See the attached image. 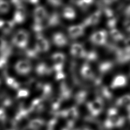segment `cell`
Here are the masks:
<instances>
[{"label": "cell", "instance_id": "cell-4", "mask_svg": "<svg viewBox=\"0 0 130 130\" xmlns=\"http://www.w3.org/2000/svg\"><path fill=\"white\" fill-rule=\"evenodd\" d=\"M90 41L93 44L102 46L106 44L107 32L105 30H101L93 33L90 37Z\"/></svg>", "mask_w": 130, "mask_h": 130}, {"label": "cell", "instance_id": "cell-30", "mask_svg": "<svg viewBox=\"0 0 130 130\" xmlns=\"http://www.w3.org/2000/svg\"><path fill=\"white\" fill-rule=\"evenodd\" d=\"M24 54L27 58H35L38 56L39 52L34 48H26L24 49Z\"/></svg>", "mask_w": 130, "mask_h": 130}, {"label": "cell", "instance_id": "cell-6", "mask_svg": "<svg viewBox=\"0 0 130 130\" xmlns=\"http://www.w3.org/2000/svg\"><path fill=\"white\" fill-rule=\"evenodd\" d=\"M51 58L54 62L52 70L56 73L62 72L65 59L64 54L61 52H56L52 55Z\"/></svg>", "mask_w": 130, "mask_h": 130}, {"label": "cell", "instance_id": "cell-33", "mask_svg": "<svg viewBox=\"0 0 130 130\" xmlns=\"http://www.w3.org/2000/svg\"><path fill=\"white\" fill-rule=\"evenodd\" d=\"M85 59L87 62H93L98 59L97 53L94 51H90L89 52L86 51V55Z\"/></svg>", "mask_w": 130, "mask_h": 130}, {"label": "cell", "instance_id": "cell-43", "mask_svg": "<svg viewBox=\"0 0 130 130\" xmlns=\"http://www.w3.org/2000/svg\"><path fill=\"white\" fill-rule=\"evenodd\" d=\"M124 15L127 17H130V5L127 6L124 12Z\"/></svg>", "mask_w": 130, "mask_h": 130}, {"label": "cell", "instance_id": "cell-14", "mask_svg": "<svg viewBox=\"0 0 130 130\" xmlns=\"http://www.w3.org/2000/svg\"><path fill=\"white\" fill-rule=\"evenodd\" d=\"M44 101L42 98H37L34 99L31 103L29 107L30 112H40L43 110L44 105Z\"/></svg>", "mask_w": 130, "mask_h": 130}, {"label": "cell", "instance_id": "cell-8", "mask_svg": "<svg viewBox=\"0 0 130 130\" xmlns=\"http://www.w3.org/2000/svg\"><path fill=\"white\" fill-rule=\"evenodd\" d=\"M26 17V11L23 6L16 8V10L13 15L12 20L15 24H20L23 23Z\"/></svg>", "mask_w": 130, "mask_h": 130}, {"label": "cell", "instance_id": "cell-5", "mask_svg": "<svg viewBox=\"0 0 130 130\" xmlns=\"http://www.w3.org/2000/svg\"><path fill=\"white\" fill-rule=\"evenodd\" d=\"M87 106L93 115L99 114L102 111L103 107V101L102 97L100 96L96 97L93 101L88 102Z\"/></svg>", "mask_w": 130, "mask_h": 130}, {"label": "cell", "instance_id": "cell-36", "mask_svg": "<svg viewBox=\"0 0 130 130\" xmlns=\"http://www.w3.org/2000/svg\"><path fill=\"white\" fill-rule=\"evenodd\" d=\"M10 46L7 41L3 38L0 37V53H2Z\"/></svg>", "mask_w": 130, "mask_h": 130}, {"label": "cell", "instance_id": "cell-44", "mask_svg": "<svg viewBox=\"0 0 130 130\" xmlns=\"http://www.w3.org/2000/svg\"><path fill=\"white\" fill-rule=\"evenodd\" d=\"M4 22V20L0 19V30H1V29H2V27Z\"/></svg>", "mask_w": 130, "mask_h": 130}, {"label": "cell", "instance_id": "cell-24", "mask_svg": "<svg viewBox=\"0 0 130 130\" xmlns=\"http://www.w3.org/2000/svg\"><path fill=\"white\" fill-rule=\"evenodd\" d=\"M15 25V23L12 20L4 21L1 30L4 35H8L12 31Z\"/></svg>", "mask_w": 130, "mask_h": 130}, {"label": "cell", "instance_id": "cell-32", "mask_svg": "<svg viewBox=\"0 0 130 130\" xmlns=\"http://www.w3.org/2000/svg\"><path fill=\"white\" fill-rule=\"evenodd\" d=\"M100 93L101 96L107 99H111L112 97L111 92L108 87L105 86H102L100 88Z\"/></svg>", "mask_w": 130, "mask_h": 130}, {"label": "cell", "instance_id": "cell-1", "mask_svg": "<svg viewBox=\"0 0 130 130\" xmlns=\"http://www.w3.org/2000/svg\"><path fill=\"white\" fill-rule=\"evenodd\" d=\"M29 34L24 29H20L15 32L12 39L13 45L19 49L24 50L28 43Z\"/></svg>", "mask_w": 130, "mask_h": 130}, {"label": "cell", "instance_id": "cell-7", "mask_svg": "<svg viewBox=\"0 0 130 130\" xmlns=\"http://www.w3.org/2000/svg\"><path fill=\"white\" fill-rule=\"evenodd\" d=\"M115 58L120 64H124L130 61V49L124 47L123 49L115 48Z\"/></svg>", "mask_w": 130, "mask_h": 130}, {"label": "cell", "instance_id": "cell-20", "mask_svg": "<svg viewBox=\"0 0 130 130\" xmlns=\"http://www.w3.org/2000/svg\"><path fill=\"white\" fill-rule=\"evenodd\" d=\"M116 105L125 107L130 112V94H126L120 97L116 101Z\"/></svg>", "mask_w": 130, "mask_h": 130}, {"label": "cell", "instance_id": "cell-18", "mask_svg": "<svg viewBox=\"0 0 130 130\" xmlns=\"http://www.w3.org/2000/svg\"><path fill=\"white\" fill-rule=\"evenodd\" d=\"M81 75L83 78L87 80H93L94 79V73L91 70L89 64L87 63H84L81 69Z\"/></svg>", "mask_w": 130, "mask_h": 130}, {"label": "cell", "instance_id": "cell-40", "mask_svg": "<svg viewBox=\"0 0 130 130\" xmlns=\"http://www.w3.org/2000/svg\"><path fill=\"white\" fill-rule=\"evenodd\" d=\"M65 77L64 74L62 72L56 73V76H55V79L56 80H60L62 79H63Z\"/></svg>", "mask_w": 130, "mask_h": 130}, {"label": "cell", "instance_id": "cell-2", "mask_svg": "<svg viewBox=\"0 0 130 130\" xmlns=\"http://www.w3.org/2000/svg\"><path fill=\"white\" fill-rule=\"evenodd\" d=\"M14 69L18 74L26 75L31 71L32 64L28 59H20L15 63Z\"/></svg>", "mask_w": 130, "mask_h": 130}, {"label": "cell", "instance_id": "cell-10", "mask_svg": "<svg viewBox=\"0 0 130 130\" xmlns=\"http://www.w3.org/2000/svg\"><path fill=\"white\" fill-rule=\"evenodd\" d=\"M70 53L73 56L81 58H85L86 55V51L83 46L81 44L77 43L72 44Z\"/></svg>", "mask_w": 130, "mask_h": 130}, {"label": "cell", "instance_id": "cell-26", "mask_svg": "<svg viewBox=\"0 0 130 130\" xmlns=\"http://www.w3.org/2000/svg\"><path fill=\"white\" fill-rule=\"evenodd\" d=\"M0 103L3 107H8L12 105V100L8 94L2 92L0 93Z\"/></svg>", "mask_w": 130, "mask_h": 130}, {"label": "cell", "instance_id": "cell-46", "mask_svg": "<svg viewBox=\"0 0 130 130\" xmlns=\"http://www.w3.org/2000/svg\"><path fill=\"white\" fill-rule=\"evenodd\" d=\"M0 84H1V80H0Z\"/></svg>", "mask_w": 130, "mask_h": 130}, {"label": "cell", "instance_id": "cell-27", "mask_svg": "<svg viewBox=\"0 0 130 130\" xmlns=\"http://www.w3.org/2000/svg\"><path fill=\"white\" fill-rule=\"evenodd\" d=\"M10 55L6 53H0V70L4 71L8 66L9 57Z\"/></svg>", "mask_w": 130, "mask_h": 130}, {"label": "cell", "instance_id": "cell-37", "mask_svg": "<svg viewBox=\"0 0 130 130\" xmlns=\"http://www.w3.org/2000/svg\"><path fill=\"white\" fill-rule=\"evenodd\" d=\"M116 22H117L116 18L114 16L109 18H108V20L107 22V26L109 28H110V29L114 28V27L116 25Z\"/></svg>", "mask_w": 130, "mask_h": 130}, {"label": "cell", "instance_id": "cell-19", "mask_svg": "<svg viewBox=\"0 0 130 130\" xmlns=\"http://www.w3.org/2000/svg\"><path fill=\"white\" fill-rule=\"evenodd\" d=\"M113 67V63L111 61L102 62L98 66V71L101 75H104L110 71Z\"/></svg>", "mask_w": 130, "mask_h": 130}, {"label": "cell", "instance_id": "cell-21", "mask_svg": "<svg viewBox=\"0 0 130 130\" xmlns=\"http://www.w3.org/2000/svg\"><path fill=\"white\" fill-rule=\"evenodd\" d=\"M44 124L43 120L40 118H35L28 122L27 127L31 130H38L43 126Z\"/></svg>", "mask_w": 130, "mask_h": 130}, {"label": "cell", "instance_id": "cell-22", "mask_svg": "<svg viewBox=\"0 0 130 130\" xmlns=\"http://www.w3.org/2000/svg\"><path fill=\"white\" fill-rule=\"evenodd\" d=\"M39 90L42 91V96L41 98L43 100H45L50 97L52 91V86L49 83H45L44 84H42Z\"/></svg>", "mask_w": 130, "mask_h": 130}, {"label": "cell", "instance_id": "cell-11", "mask_svg": "<svg viewBox=\"0 0 130 130\" xmlns=\"http://www.w3.org/2000/svg\"><path fill=\"white\" fill-rule=\"evenodd\" d=\"M48 15L47 11L44 7L41 6L36 7L33 11L34 22H42L46 18Z\"/></svg>", "mask_w": 130, "mask_h": 130}, {"label": "cell", "instance_id": "cell-39", "mask_svg": "<svg viewBox=\"0 0 130 130\" xmlns=\"http://www.w3.org/2000/svg\"><path fill=\"white\" fill-rule=\"evenodd\" d=\"M123 26L125 30L130 33V20L127 19L123 22Z\"/></svg>", "mask_w": 130, "mask_h": 130}, {"label": "cell", "instance_id": "cell-3", "mask_svg": "<svg viewBox=\"0 0 130 130\" xmlns=\"http://www.w3.org/2000/svg\"><path fill=\"white\" fill-rule=\"evenodd\" d=\"M35 48L40 53L47 52L50 48L48 41L43 36L42 34L36 35V41Z\"/></svg>", "mask_w": 130, "mask_h": 130}, {"label": "cell", "instance_id": "cell-17", "mask_svg": "<svg viewBox=\"0 0 130 130\" xmlns=\"http://www.w3.org/2000/svg\"><path fill=\"white\" fill-rule=\"evenodd\" d=\"M52 41L54 44L59 47L64 46L68 43V40L66 37L61 32L55 33L53 35Z\"/></svg>", "mask_w": 130, "mask_h": 130}, {"label": "cell", "instance_id": "cell-28", "mask_svg": "<svg viewBox=\"0 0 130 130\" xmlns=\"http://www.w3.org/2000/svg\"><path fill=\"white\" fill-rule=\"evenodd\" d=\"M87 96V92L85 90H80L77 92L75 96L74 99L75 102L78 104H81L85 102L86 98Z\"/></svg>", "mask_w": 130, "mask_h": 130}, {"label": "cell", "instance_id": "cell-42", "mask_svg": "<svg viewBox=\"0 0 130 130\" xmlns=\"http://www.w3.org/2000/svg\"><path fill=\"white\" fill-rule=\"evenodd\" d=\"M124 44H125V48L130 49V37L125 40Z\"/></svg>", "mask_w": 130, "mask_h": 130}, {"label": "cell", "instance_id": "cell-45", "mask_svg": "<svg viewBox=\"0 0 130 130\" xmlns=\"http://www.w3.org/2000/svg\"><path fill=\"white\" fill-rule=\"evenodd\" d=\"M10 130H16V129H10Z\"/></svg>", "mask_w": 130, "mask_h": 130}, {"label": "cell", "instance_id": "cell-9", "mask_svg": "<svg viewBox=\"0 0 130 130\" xmlns=\"http://www.w3.org/2000/svg\"><path fill=\"white\" fill-rule=\"evenodd\" d=\"M123 122V119L120 117L118 114L116 109L111 108L108 111V119L107 124L109 126H114L120 125Z\"/></svg>", "mask_w": 130, "mask_h": 130}, {"label": "cell", "instance_id": "cell-35", "mask_svg": "<svg viewBox=\"0 0 130 130\" xmlns=\"http://www.w3.org/2000/svg\"><path fill=\"white\" fill-rule=\"evenodd\" d=\"M76 4L82 9L86 10L93 3L92 1H78L75 2Z\"/></svg>", "mask_w": 130, "mask_h": 130}, {"label": "cell", "instance_id": "cell-25", "mask_svg": "<svg viewBox=\"0 0 130 130\" xmlns=\"http://www.w3.org/2000/svg\"><path fill=\"white\" fill-rule=\"evenodd\" d=\"M62 16L66 19L73 20L75 18L76 13L72 7L67 6L64 7L62 10Z\"/></svg>", "mask_w": 130, "mask_h": 130}, {"label": "cell", "instance_id": "cell-12", "mask_svg": "<svg viewBox=\"0 0 130 130\" xmlns=\"http://www.w3.org/2000/svg\"><path fill=\"white\" fill-rule=\"evenodd\" d=\"M85 26L82 23L77 25L71 26L68 28V31L69 36L72 39H76L84 34Z\"/></svg>", "mask_w": 130, "mask_h": 130}, {"label": "cell", "instance_id": "cell-16", "mask_svg": "<svg viewBox=\"0 0 130 130\" xmlns=\"http://www.w3.org/2000/svg\"><path fill=\"white\" fill-rule=\"evenodd\" d=\"M52 69L50 68L46 63L44 62L39 63L37 65L35 68L36 74L40 76L49 75L51 73Z\"/></svg>", "mask_w": 130, "mask_h": 130}, {"label": "cell", "instance_id": "cell-29", "mask_svg": "<svg viewBox=\"0 0 130 130\" xmlns=\"http://www.w3.org/2000/svg\"><path fill=\"white\" fill-rule=\"evenodd\" d=\"M110 35L112 38L115 41H120L124 39V36L118 30L115 28L110 29Z\"/></svg>", "mask_w": 130, "mask_h": 130}, {"label": "cell", "instance_id": "cell-13", "mask_svg": "<svg viewBox=\"0 0 130 130\" xmlns=\"http://www.w3.org/2000/svg\"><path fill=\"white\" fill-rule=\"evenodd\" d=\"M101 16V11L99 10L86 18L82 23L85 27L89 25H94L98 23Z\"/></svg>", "mask_w": 130, "mask_h": 130}, {"label": "cell", "instance_id": "cell-34", "mask_svg": "<svg viewBox=\"0 0 130 130\" xmlns=\"http://www.w3.org/2000/svg\"><path fill=\"white\" fill-rule=\"evenodd\" d=\"M29 95V91L27 89L20 88L17 90L16 97L18 99L26 98Z\"/></svg>", "mask_w": 130, "mask_h": 130}, {"label": "cell", "instance_id": "cell-31", "mask_svg": "<svg viewBox=\"0 0 130 130\" xmlns=\"http://www.w3.org/2000/svg\"><path fill=\"white\" fill-rule=\"evenodd\" d=\"M10 9V5L9 2L5 1H0V13L5 14L8 13Z\"/></svg>", "mask_w": 130, "mask_h": 130}, {"label": "cell", "instance_id": "cell-38", "mask_svg": "<svg viewBox=\"0 0 130 130\" xmlns=\"http://www.w3.org/2000/svg\"><path fill=\"white\" fill-rule=\"evenodd\" d=\"M7 120V115L4 109L0 108V121L5 122Z\"/></svg>", "mask_w": 130, "mask_h": 130}, {"label": "cell", "instance_id": "cell-15", "mask_svg": "<svg viewBox=\"0 0 130 130\" xmlns=\"http://www.w3.org/2000/svg\"><path fill=\"white\" fill-rule=\"evenodd\" d=\"M127 78L124 75H119L118 76H116L114 78L110 86L112 89L122 87L125 86L127 84Z\"/></svg>", "mask_w": 130, "mask_h": 130}, {"label": "cell", "instance_id": "cell-23", "mask_svg": "<svg viewBox=\"0 0 130 130\" xmlns=\"http://www.w3.org/2000/svg\"><path fill=\"white\" fill-rule=\"evenodd\" d=\"M5 81L7 85L13 89L17 90L21 88L20 83L12 77L8 75L6 76L5 77Z\"/></svg>", "mask_w": 130, "mask_h": 130}, {"label": "cell", "instance_id": "cell-41", "mask_svg": "<svg viewBox=\"0 0 130 130\" xmlns=\"http://www.w3.org/2000/svg\"><path fill=\"white\" fill-rule=\"evenodd\" d=\"M49 4L55 7H57L61 5L62 2L60 1H49L48 2Z\"/></svg>", "mask_w": 130, "mask_h": 130}, {"label": "cell", "instance_id": "cell-47", "mask_svg": "<svg viewBox=\"0 0 130 130\" xmlns=\"http://www.w3.org/2000/svg\"><path fill=\"white\" fill-rule=\"evenodd\" d=\"M129 74H130V73H129Z\"/></svg>", "mask_w": 130, "mask_h": 130}]
</instances>
